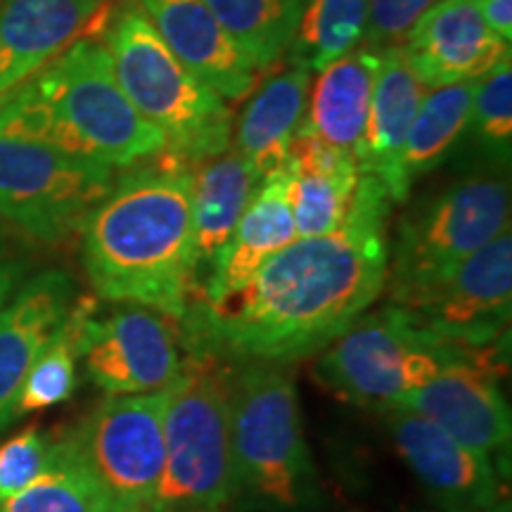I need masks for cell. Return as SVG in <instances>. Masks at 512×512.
<instances>
[{
	"mask_svg": "<svg viewBox=\"0 0 512 512\" xmlns=\"http://www.w3.org/2000/svg\"><path fill=\"white\" fill-rule=\"evenodd\" d=\"M396 451L441 512H477L501 498V467L477 456L422 415L382 411Z\"/></svg>",
	"mask_w": 512,
	"mask_h": 512,
	"instance_id": "5bb4252c",
	"label": "cell"
},
{
	"mask_svg": "<svg viewBox=\"0 0 512 512\" xmlns=\"http://www.w3.org/2000/svg\"><path fill=\"white\" fill-rule=\"evenodd\" d=\"M107 0H0V102L83 36H100Z\"/></svg>",
	"mask_w": 512,
	"mask_h": 512,
	"instance_id": "9a60e30c",
	"label": "cell"
},
{
	"mask_svg": "<svg viewBox=\"0 0 512 512\" xmlns=\"http://www.w3.org/2000/svg\"><path fill=\"white\" fill-rule=\"evenodd\" d=\"M479 15L503 43H512V0H477Z\"/></svg>",
	"mask_w": 512,
	"mask_h": 512,
	"instance_id": "836d02e7",
	"label": "cell"
},
{
	"mask_svg": "<svg viewBox=\"0 0 512 512\" xmlns=\"http://www.w3.org/2000/svg\"><path fill=\"white\" fill-rule=\"evenodd\" d=\"M178 60L226 102H240L259 83V69L230 38L204 0H136Z\"/></svg>",
	"mask_w": 512,
	"mask_h": 512,
	"instance_id": "e0dca14e",
	"label": "cell"
},
{
	"mask_svg": "<svg viewBox=\"0 0 512 512\" xmlns=\"http://www.w3.org/2000/svg\"><path fill=\"white\" fill-rule=\"evenodd\" d=\"M510 230V185L475 176L448 185L403 214L389 245V299L422 287Z\"/></svg>",
	"mask_w": 512,
	"mask_h": 512,
	"instance_id": "ba28073f",
	"label": "cell"
},
{
	"mask_svg": "<svg viewBox=\"0 0 512 512\" xmlns=\"http://www.w3.org/2000/svg\"><path fill=\"white\" fill-rule=\"evenodd\" d=\"M425 93L427 86L413 72L401 48L384 50L356 162L361 174L375 176L389 190L394 204L406 200L401 190L399 164L408 131Z\"/></svg>",
	"mask_w": 512,
	"mask_h": 512,
	"instance_id": "44dd1931",
	"label": "cell"
},
{
	"mask_svg": "<svg viewBox=\"0 0 512 512\" xmlns=\"http://www.w3.org/2000/svg\"><path fill=\"white\" fill-rule=\"evenodd\" d=\"M93 313L95 304L91 299H76L60 332L48 344L46 351L38 356L27 382H24L17 401V418L27 413L46 411V408L60 406V403L72 399L76 382H79L76 366L81 361L83 332H86V323Z\"/></svg>",
	"mask_w": 512,
	"mask_h": 512,
	"instance_id": "83f0119b",
	"label": "cell"
},
{
	"mask_svg": "<svg viewBox=\"0 0 512 512\" xmlns=\"http://www.w3.org/2000/svg\"><path fill=\"white\" fill-rule=\"evenodd\" d=\"M53 439L31 425L0 444V505L34 482L46 470Z\"/></svg>",
	"mask_w": 512,
	"mask_h": 512,
	"instance_id": "4dcf8cb0",
	"label": "cell"
},
{
	"mask_svg": "<svg viewBox=\"0 0 512 512\" xmlns=\"http://www.w3.org/2000/svg\"><path fill=\"white\" fill-rule=\"evenodd\" d=\"M81 361L88 380L107 396H140L174 384L185 358L164 313L124 304L88 318Z\"/></svg>",
	"mask_w": 512,
	"mask_h": 512,
	"instance_id": "7c38bea8",
	"label": "cell"
},
{
	"mask_svg": "<svg viewBox=\"0 0 512 512\" xmlns=\"http://www.w3.org/2000/svg\"><path fill=\"white\" fill-rule=\"evenodd\" d=\"M437 0H370V15L363 46L375 50L399 48L413 24Z\"/></svg>",
	"mask_w": 512,
	"mask_h": 512,
	"instance_id": "1f68e13d",
	"label": "cell"
},
{
	"mask_svg": "<svg viewBox=\"0 0 512 512\" xmlns=\"http://www.w3.org/2000/svg\"><path fill=\"white\" fill-rule=\"evenodd\" d=\"M261 178L264 176L235 150H226L192 169V233L200 271L209 275L252 202Z\"/></svg>",
	"mask_w": 512,
	"mask_h": 512,
	"instance_id": "cb8c5ba5",
	"label": "cell"
},
{
	"mask_svg": "<svg viewBox=\"0 0 512 512\" xmlns=\"http://www.w3.org/2000/svg\"><path fill=\"white\" fill-rule=\"evenodd\" d=\"M24 273H27V259L15 247H10L3 233H0V309L19 290Z\"/></svg>",
	"mask_w": 512,
	"mask_h": 512,
	"instance_id": "d6a6232c",
	"label": "cell"
},
{
	"mask_svg": "<svg viewBox=\"0 0 512 512\" xmlns=\"http://www.w3.org/2000/svg\"><path fill=\"white\" fill-rule=\"evenodd\" d=\"M294 240L299 238L287 195V166L283 164L261 178L252 202L211 266L204 283V304H216L238 292L273 254Z\"/></svg>",
	"mask_w": 512,
	"mask_h": 512,
	"instance_id": "ffe728a7",
	"label": "cell"
},
{
	"mask_svg": "<svg viewBox=\"0 0 512 512\" xmlns=\"http://www.w3.org/2000/svg\"><path fill=\"white\" fill-rule=\"evenodd\" d=\"M477 512H512V505H510V496L503 494L501 498H496L494 503L486 505V508L477 510Z\"/></svg>",
	"mask_w": 512,
	"mask_h": 512,
	"instance_id": "e575fe53",
	"label": "cell"
},
{
	"mask_svg": "<svg viewBox=\"0 0 512 512\" xmlns=\"http://www.w3.org/2000/svg\"><path fill=\"white\" fill-rule=\"evenodd\" d=\"M394 200L361 174L335 233L299 238L273 254L238 292L188 313V347L235 363H292L330 347L387 287Z\"/></svg>",
	"mask_w": 512,
	"mask_h": 512,
	"instance_id": "6da1fadb",
	"label": "cell"
},
{
	"mask_svg": "<svg viewBox=\"0 0 512 512\" xmlns=\"http://www.w3.org/2000/svg\"><path fill=\"white\" fill-rule=\"evenodd\" d=\"M233 366L190 349L166 387L164 475L157 512H221L238 496L230 441Z\"/></svg>",
	"mask_w": 512,
	"mask_h": 512,
	"instance_id": "8992f818",
	"label": "cell"
},
{
	"mask_svg": "<svg viewBox=\"0 0 512 512\" xmlns=\"http://www.w3.org/2000/svg\"><path fill=\"white\" fill-rule=\"evenodd\" d=\"M370 0H306L285 60L318 74L363 43Z\"/></svg>",
	"mask_w": 512,
	"mask_h": 512,
	"instance_id": "4316f807",
	"label": "cell"
},
{
	"mask_svg": "<svg viewBox=\"0 0 512 512\" xmlns=\"http://www.w3.org/2000/svg\"><path fill=\"white\" fill-rule=\"evenodd\" d=\"M0 512H93L91 489L72 434L53 441L46 470L0 505Z\"/></svg>",
	"mask_w": 512,
	"mask_h": 512,
	"instance_id": "f1b7e54d",
	"label": "cell"
},
{
	"mask_svg": "<svg viewBox=\"0 0 512 512\" xmlns=\"http://www.w3.org/2000/svg\"><path fill=\"white\" fill-rule=\"evenodd\" d=\"M76 302L62 271H43L19 285L0 309V432L17 418L24 382L67 320Z\"/></svg>",
	"mask_w": 512,
	"mask_h": 512,
	"instance_id": "ac0fdd59",
	"label": "cell"
},
{
	"mask_svg": "<svg viewBox=\"0 0 512 512\" xmlns=\"http://www.w3.org/2000/svg\"><path fill=\"white\" fill-rule=\"evenodd\" d=\"M475 83H453L425 93L408 131L399 164L401 190L406 197L413 183L437 169L467 131Z\"/></svg>",
	"mask_w": 512,
	"mask_h": 512,
	"instance_id": "d4e9b609",
	"label": "cell"
},
{
	"mask_svg": "<svg viewBox=\"0 0 512 512\" xmlns=\"http://www.w3.org/2000/svg\"><path fill=\"white\" fill-rule=\"evenodd\" d=\"M259 72L285 60L306 0H204Z\"/></svg>",
	"mask_w": 512,
	"mask_h": 512,
	"instance_id": "484cf974",
	"label": "cell"
},
{
	"mask_svg": "<svg viewBox=\"0 0 512 512\" xmlns=\"http://www.w3.org/2000/svg\"><path fill=\"white\" fill-rule=\"evenodd\" d=\"M399 48L427 91L482 79L510 55L508 43L486 27L477 0H437Z\"/></svg>",
	"mask_w": 512,
	"mask_h": 512,
	"instance_id": "2e32d148",
	"label": "cell"
},
{
	"mask_svg": "<svg viewBox=\"0 0 512 512\" xmlns=\"http://www.w3.org/2000/svg\"><path fill=\"white\" fill-rule=\"evenodd\" d=\"M505 370L484 363H456L401 399L406 408L441 427L477 456L510 460L512 415L501 389Z\"/></svg>",
	"mask_w": 512,
	"mask_h": 512,
	"instance_id": "4fadbf2b",
	"label": "cell"
},
{
	"mask_svg": "<svg viewBox=\"0 0 512 512\" xmlns=\"http://www.w3.org/2000/svg\"><path fill=\"white\" fill-rule=\"evenodd\" d=\"M100 36L128 102L162 131L164 159L195 169L230 150L228 102L171 53L136 0L112 8Z\"/></svg>",
	"mask_w": 512,
	"mask_h": 512,
	"instance_id": "277c9868",
	"label": "cell"
},
{
	"mask_svg": "<svg viewBox=\"0 0 512 512\" xmlns=\"http://www.w3.org/2000/svg\"><path fill=\"white\" fill-rule=\"evenodd\" d=\"M285 166L297 238L335 233L347 219L361 181L356 157L299 128Z\"/></svg>",
	"mask_w": 512,
	"mask_h": 512,
	"instance_id": "d6986e66",
	"label": "cell"
},
{
	"mask_svg": "<svg viewBox=\"0 0 512 512\" xmlns=\"http://www.w3.org/2000/svg\"><path fill=\"white\" fill-rule=\"evenodd\" d=\"M114 181L112 166L0 136V219L41 242H62L81 230Z\"/></svg>",
	"mask_w": 512,
	"mask_h": 512,
	"instance_id": "30bf717a",
	"label": "cell"
},
{
	"mask_svg": "<svg viewBox=\"0 0 512 512\" xmlns=\"http://www.w3.org/2000/svg\"><path fill=\"white\" fill-rule=\"evenodd\" d=\"M0 136L36 140L112 169L164 152V136L121 91L110 50L83 36L0 102Z\"/></svg>",
	"mask_w": 512,
	"mask_h": 512,
	"instance_id": "3957f363",
	"label": "cell"
},
{
	"mask_svg": "<svg viewBox=\"0 0 512 512\" xmlns=\"http://www.w3.org/2000/svg\"><path fill=\"white\" fill-rule=\"evenodd\" d=\"M311 81L309 69L287 62L256 88L233 124V150L261 176L287 162L304 121Z\"/></svg>",
	"mask_w": 512,
	"mask_h": 512,
	"instance_id": "603a6c76",
	"label": "cell"
},
{
	"mask_svg": "<svg viewBox=\"0 0 512 512\" xmlns=\"http://www.w3.org/2000/svg\"><path fill=\"white\" fill-rule=\"evenodd\" d=\"M131 171L81 233V254L95 294L185 320L200 280L192 233V169L162 155Z\"/></svg>",
	"mask_w": 512,
	"mask_h": 512,
	"instance_id": "7a4b0ae2",
	"label": "cell"
},
{
	"mask_svg": "<svg viewBox=\"0 0 512 512\" xmlns=\"http://www.w3.org/2000/svg\"><path fill=\"white\" fill-rule=\"evenodd\" d=\"M230 441L238 496L285 510L313 503L316 470L292 363L254 361L233 368Z\"/></svg>",
	"mask_w": 512,
	"mask_h": 512,
	"instance_id": "52a82bcc",
	"label": "cell"
},
{
	"mask_svg": "<svg viewBox=\"0 0 512 512\" xmlns=\"http://www.w3.org/2000/svg\"><path fill=\"white\" fill-rule=\"evenodd\" d=\"M510 344L465 347L434 335L389 302L363 313L330 347L320 351L313 377L323 389L354 406L382 413L456 363L508 368Z\"/></svg>",
	"mask_w": 512,
	"mask_h": 512,
	"instance_id": "5b68a950",
	"label": "cell"
},
{
	"mask_svg": "<svg viewBox=\"0 0 512 512\" xmlns=\"http://www.w3.org/2000/svg\"><path fill=\"white\" fill-rule=\"evenodd\" d=\"M467 131L484 150L498 159H510L512 147V62L505 55L475 83Z\"/></svg>",
	"mask_w": 512,
	"mask_h": 512,
	"instance_id": "f546056e",
	"label": "cell"
},
{
	"mask_svg": "<svg viewBox=\"0 0 512 512\" xmlns=\"http://www.w3.org/2000/svg\"><path fill=\"white\" fill-rule=\"evenodd\" d=\"M382 53L384 50L361 43L349 55L320 69L316 81H311L306 114L299 128L356 157L382 67Z\"/></svg>",
	"mask_w": 512,
	"mask_h": 512,
	"instance_id": "7402d4cb",
	"label": "cell"
},
{
	"mask_svg": "<svg viewBox=\"0 0 512 512\" xmlns=\"http://www.w3.org/2000/svg\"><path fill=\"white\" fill-rule=\"evenodd\" d=\"M415 323L465 347L508 344L512 233L498 235L432 283L392 299Z\"/></svg>",
	"mask_w": 512,
	"mask_h": 512,
	"instance_id": "8fae6325",
	"label": "cell"
},
{
	"mask_svg": "<svg viewBox=\"0 0 512 512\" xmlns=\"http://www.w3.org/2000/svg\"><path fill=\"white\" fill-rule=\"evenodd\" d=\"M166 389L110 396L72 432L93 512H157Z\"/></svg>",
	"mask_w": 512,
	"mask_h": 512,
	"instance_id": "9c48e42d",
	"label": "cell"
}]
</instances>
